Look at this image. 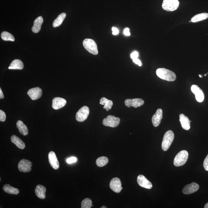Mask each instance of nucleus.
Returning <instances> with one entry per match:
<instances>
[{"mask_svg": "<svg viewBox=\"0 0 208 208\" xmlns=\"http://www.w3.org/2000/svg\"><path fill=\"white\" fill-rule=\"evenodd\" d=\"M3 190L8 194L13 195H18L19 193V189L11 186L9 184L5 185L3 187Z\"/></svg>", "mask_w": 208, "mask_h": 208, "instance_id": "obj_26", "label": "nucleus"}, {"mask_svg": "<svg viewBox=\"0 0 208 208\" xmlns=\"http://www.w3.org/2000/svg\"><path fill=\"white\" fill-rule=\"evenodd\" d=\"M156 74L159 78L168 82H173L176 79L175 74L167 69L160 68L157 69Z\"/></svg>", "mask_w": 208, "mask_h": 208, "instance_id": "obj_1", "label": "nucleus"}, {"mask_svg": "<svg viewBox=\"0 0 208 208\" xmlns=\"http://www.w3.org/2000/svg\"><path fill=\"white\" fill-rule=\"evenodd\" d=\"M133 62H134L136 64V65H138L139 66H140V67L141 66V62L138 58L133 59Z\"/></svg>", "mask_w": 208, "mask_h": 208, "instance_id": "obj_35", "label": "nucleus"}, {"mask_svg": "<svg viewBox=\"0 0 208 208\" xmlns=\"http://www.w3.org/2000/svg\"><path fill=\"white\" fill-rule=\"evenodd\" d=\"M100 104L104 105V109H106V111H109L111 109L113 105V101L106 99V98L103 97L100 100Z\"/></svg>", "mask_w": 208, "mask_h": 208, "instance_id": "obj_24", "label": "nucleus"}, {"mask_svg": "<svg viewBox=\"0 0 208 208\" xmlns=\"http://www.w3.org/2000/svg\"><path fill=\"white\" fill-rule=\"evenodd\" d=\"M107 207H106V206H102V207H101V208H107Z\"/></svg>", "mask_w": 208, "mask_h": 208, "instance_id": "obj_40", "label": "nucleus"}, {"mask_svg": "<svg viewBox=\"0 0 208 208\" xmlns=\"http://www.w3.org/2000/svg\"><path fill=\"white\" fill-rule=\"evenodd\" d=\"M124 33L125 35L126 36H130V33L129 31V29L128 28L125 29L124 30Z\"/></svg>", "mask_w": 208, "mask_h": 208, "instance_id": "obj_37", "label": "nucleus"}, {"mask_svg": "<svg viewBox=\"0 0 208 208\" xmlns=\"http://www.w3.org/2000/svg\"><path fill=\"white\" fill-rule=\"evenodd\" d=\"M12 142L14 144L19 148L20 149H24L25 148V144L24 142L20 138L15 135H13L11 137Z\"/></svg>", "mask_w": 208, "mask_h": 208, "instance_id": "obj_21", "label": "nucleus"}, {"mask_svg": "<svg viewBox=\"0 0 208 208\" xmlns=\"http://www.w3.org/2000/svg\"><path fill=\"white\" fill-rule=\"evenodd\" d=\"M206 75H207V74H205V76H206Z\"/></svg>", "mask_w": 208, "mask_h": 208, "instance_id": "obj_42", "label": "nucleus"}, {"mask_svg": "<svg viewBox=\"0 0 208 208\" xmlns=\"http://www.w3.org/2000/svg\"><path fill=\"white\" fill-rule=\"evenodd\" d=\"M203 165L205 169L208 171V154L204 160Z\"/></svg>", "mask_w": 208, "mask_h": 208, "instance_id": "obj_33", "label": "nucleus"}, {"mask_svg": "<svg viewBox=\"0 0 208 208\" xmlns=\"http://www.w3.org/2000/svg\"><path fill=\"white\" fill-rule=\"evenodd\" d=\"M189 153L186 150H182L179 152L175 156L173 161V164L175 167H180L184 165L188 159Z\"/></svg>", "mask_w": 208, "mask_h": 208, "instance_id": "obj_3", "label": "nucleus"}, {"mask_svg": "<svg viewBox=\"0 0 208 208\" xmlns=\"http://www.w3.org/2000/svg\"><path fill=\"white\" fill-rule=\"evenodd\" d=\"M83 45L86 50L93 55L99 53L97 45L93 40L86 39L83 41Z\"/></svg>", "mask_w": 208, "mask_h": 208, "instance_id": "obj_4", "label": "nucleus"}, {"mask_svg": "<svg viewBox=\"0 0 208 208\" xmlns=\"http://www.w3.org/2000/svg\"><path fill=\"white\" fill-rule=\"evenodd\" d=\"M1 37L2 40L5 41H14L15 40L13 35L8 32L4 31L2 33Z\"/></svg>", "mask_w": 208, "mask_h": 208, "instance_id": "obj_29", "label": "nucleus"}, {"mask_svg": "<svg viewBox=\"0 0 208 208\" xmlns=\"http://www.w3.org/2000/svg\"><path fill=\"white\" fill-rule=\"evenodd\" d=\"M174 134L172 130H168L165 133L162 141V147L164 151H166L170 148L174 139Z\"/></svg>", "mask_w": 208, "mask_h": 208, "instance_id": "obj_2", "label": "nucleus"}, {"mask_svg": "<svg viewBox=\"0 0 208 208\" xmlns=\"http://www.w3.org/2000/svg\"><path fill=\"white\" fill-rule=\"evenodd\" d=\"M191 91L195 95L196 100L198 102L201 103L204 99V94L203 91L197 85H193L191 88Z\"/></svg>", "mask_w": 208, "mask_h": 208, "instance_id": "obj_9", "label": "nucleus"}, {"mask_svg": "<svg viewBox=\"0 0 208 208\" xmlns=\"http://www.w3.org/2000/svg\"><path fill=\"white\" fill-rule=\"evenodd\" d=\"M32 165L33 164L29 160L24 159L20 160L19 163L18 168L20 172L27 173L31 170Z\"/></svg>", "mask_w": 208, "mask_h": 208, "instance_id": "obj_8", "label": "nucleus"}, {"mask_svg": "<svg viewBox=\"0 0 208 208\" xmlns=\"http://www.w3.org/2000/svg\"><path fill=\"white\" fill-rule=\"evenodd\" d=\"M204 208H208V202L204 206Z\"/></svg>", "mask_w": 208, "mask_h": 208, "instance_id": "obj_39", "label": "nucleus"}, {"mask_svg": "<svg viewBox=\"0 0 208 208\" xmlns=\"http://www.w3.org/2000/svg\"><path fill=\"white\" fill-rule=\"evenodd\" d=\"M191 122H192V121H190V123Z\"/></svg>", "mask_w": 208, "mask_h": 208, "instance_id": "obj_43", "label": "nucleus"}, {"mask_svg": "<svg viewBox=\"0 0 208 208\" xmlns=\"http://www.w3.org/2000/svg\"><path fill=\"white\" fill-rule=\"evenodd\" d=\"M180 121L182 127L184 129L188 130L190 129V121L189 118L184 114H180L179 115Z\"/></svg>", "mask_w": 208, "mask_h": 208, "instance_id": "obj_19", "label": "nucleus"}, {"mask_svg": "<svg viewBox=\"0 0 208 208\" xmlns=\"http://www.w3.org/2000/svg\"><path fill=\"white\" fill-rule=\"evenodd\" d=\"M120 121V120L119 118L116 117L114 116L109 115L103 120V124L105 126L115 128L119 125Z\"/></svg>", "mask_w": 208, "mask_h": 208, "instance_id": "obj_6", "label": "nucleus"}, {"mask_svg": "<svg viewBox=\"0 0 208 208\" xmlns=\"http://www.w3.org/2000/svg\"><path fill=\"white\" fill-rule=\"evenodd\" d=\"M137 181L138 185L144 188L150 189L153 186L152 183L143 175H140L138 176Z\"/></svg>", "mask_w": 208, "mask_h": 208, "instance_id": "obj_14", "label": "nucleus"}, {"mask_svg": "<svg viewBox=\"0 0 208 208\" xmlns=\"http://www.w3.org/2000/svg\"><path fill=\"white\" fill-rule=\"evenodd\" d=\"M199 77H202V75H200V74H199Z\"/></svg>", "mask_w": 208, "mask_h": 208, "instance_id": "obj_41", "label": "nucleus"}, {"mask_svg": "<svg viewBox=\"0 0 208 208\" xmlns=\"http://www.w3.org/2000/svg\"><path fill=\"white\" fill-rule=\"evenodd\" d=\"M109 162V159L105 157H101L96 160V164L98 167H101L104 166Z\"/></svg>", "mask_w": 208, "mask_h": 208, "instance_id": "obj_28", "label": "nucleus"}, {"mask_svg": "<svg viewBox=\"0 0 208 208\" xmlns=\"http://www.w3.org/2000/svg\"><path fill=\"white\" fill-rule=\"evenodd\" d=\"M46 190V189L43 186L38 185L35 189V192L37 197L40 199H45Z\"/></svg>", "mask_w": 208, "mask_h": 208, "instance_id": "obj_20", "label": "nucleus"}, {"mask_svg": "<svg viewBox=\"0 0 208 208\" xmlns=\"http://www.w3.org/2000/svg\"><path fill=\"white\" fill-rule=\"evenodd\" d=\"M4 97V94H3L1 88H0V99H3Z\"/></svg>", "mask_w": 208, "mask_h": 208, "instance_id": "obj_38", "label": "nucleus"}, {"mask_svg": "<svg viewBox=\"0 0 208 208\" xmlns=\"http://www.w3.org/2000/svg\"><path fill=\"white\" fill-rule=\"evenodd\" d=\"M89 113V109L87 106L81 108L76 115V120L77 121L82 122L87 120Z\"/></svg>", "mask_w": 208, "mask_h": 208, "instance_id": "obj_7", "label": "nucleus"}, {"mask_svg": "<svg viewBox=\"0 0 208 208\" xmlns=\"http://www.w3.org/2000/svg\"><path fill=\"white\" fill-rule=\"evenodd\" d=\"M17 127L19 130V132L21 134L26 136L28 135L29 133L28 127L21 120H19L16 123Z\"/></svg>", "mask_w": 208, "mask_h": 208, "instance_id": "obj_22", "label": "nucleus"}, {"mask_svg": "<svg viewBox=\"0 0 208 208\" xmlns=\"http://www.w3.org/2000/svg\"><path fill=\"white\" fill-rule=\"evenodd\" d=\"M138 52L134 51L131 54V57L132 59L138 58Z\"/></svg>", "mask_w": 208, "mask_h": 208, "instance_id": "obj_34", "label": "nucleus"}, {"mask_svg": "<svg viewBox=\"0 0 208 208\" xmlns=\"http://www.w3.org/2000/svg\"><path fill=\"white\" fill-rule=\"evenodd\" d=\"M92 202L90 199L86 198L83 200L82 202V208H90L92 206Z\"/></svg>", "mask_w": 208, "mask_h": 208, "instance_id": "obj_30", "label": "nucleus"}, {"mask_svg": "<svg viewBox=\"0 0 208 208\" xmlns=\"http://www.w3.org/2000/svg\"><path fill=\"white\" fill-rule=\"evenodd\" d=\"M77 158L75 157H72L70 158H67V163L72 164V163H75L77 162Z\"/></svg>", "mask_w": 208, "mask_h": 208, "instance_id": "obj_32", "label": "nucleus"}, {"mask_svg": "<svg viewBox=\"0 0 208 208\" xmlns=\"http://www.w3.org/2000/svg\"><path fill=\"white\" fill-rule=\"evenodd\" d=\"M162 118L163 110L162 109H158L152 117V122L154 126L157 127L159 125Z\"/></svg>", "mask_w": 208, "mask_h": 208, "instance_id": "obj_15", "label": "nucleus"}, {"mask_svg": "<svg viewBox=\"0 0 208 208\" xmlns=\"http://www.w3.org/2000/svg\"><path fill=\"white\" fill-rule=\"evenodd\" d=\"M112 30L113 31L112 34L113 35H116L119 33V30H118L117 28H115V27H113Z\"/></svg>", "mask_w": 208, "mask_h": 208, "instance_id": "obj_36", "label": "nucleus"}, {"mask_svg": "<svg viewBox=\"0 0 208 208\" xmlns=\"http://www.w3.org/2000/svg\"><path fill=\"white\" fill-rule=\"evenodd\" d=\"M179 6V0H163L162 7L167 11H173L178 9Z\"/></svg>", "mask_w": 208, "mask_h": 208, "instance_id": "obj_5", "label": "nucleus"}, {"mask_svg": "<svg viewBox=\"0 0 208 208\" xmlns=\"http://www.w3.org/2000/svg\"><path fill=\"white\" fill-rule=\"evenodd\" d=\"M208 18V13H202L195 15L191 19V22L193 23H197L200 21L207 19Z\"/></svg>", "mask_w": 208, "mask_h": 208, "instance_id": "obj_25", "label": "nucleus"}, {"mask_svg": "<svg viewBox=\"0 0 208 208\" xmlns=\"http://www.w3.org/2000/svg\"><path fill=\"white\" fill-rule=\"evenodd\" d=\"M30 99L35 100L40 99L42 95V90L39 87L33 88L29 89L27 93Z\"/></svg>", "mask_w": 208, "mask_h": 208, "instance_id": "obj_12", "label": "nucleus"}, {"mask_svg": "<svg viewBox=\"0 0 208 208\" xmlns=\"http://www.w3.org/2000/svg\"><path fill=\"white\" fill-rule=\"evenodd\" d=\"M24 64L21 60L16 59L12 62L9 67V69H19L21 70L24 68Z\"/></svg>", "mask_w": 208, "mask_h": 208, "instance_id": "obj_23", "label": "nucleus"}, {"mask_svg": "<svg viewBox=\"0 0 208 208\" xmlns=\"http://www.w3.org/2000/svg\"><path fill=\"white\" fill-rule=\"evenodd\" d=\"M199 188V185L198 184L195 182H193L191 184L186 185L183 189L182 192L185 195H189L197 192Z\"/></svg>", "mask_w": 208, "mask_h": 208, "instance_id": "obj_13", "label": "nucleus"}, {"mask_svg": "<svg viewBox=\"0 0 208 208\" xmlns=\"http://www.w3.org/2000/svg\"><path fill=\"white\" fill-rule=\"evenodd\" d=\"M66 16L67 15L65 13H62L59 15L56 19L54 20L53 23V27L54 28H56V27L60 26L63 22L64 20L65 19Z\"/></svg>", "mask_w": 208, "mask_h": 208, "instance_id": "obj_27", "label": "nucleus"}, {"mask_svg": "<svg viewBox=\"0 0 208 208\" xmlns=\"http://www.w3.org/2000/svg\"><path fill=\"white\" fill-rule=\"evenodd\" d=\"M67 101L61 98L56 97L52 100V107L54 109H61L67 104Z\"/></svg>", "mask_w": 208, "mask_h": 208, "instance_id": "obj_16", "label": "nucleus"}, {"mask_svg": "<svg viewBox=\"0 0 208 208\" xmlns=\"http://www.w3.org/2000/svg\"><path fill=\"white\" fill-rule=\"evenodd\" d=\"M6 115L4 111L0 110V121L4 122L6 120Z\"/></svg>", "mask_w": 208, "mask_h": 208, "instance_id": "obj_31", "label": "nucleus"}, {"mask_svg": "<svg viewBox=\"0 0 208 208\" xmlns=\"http://www.w3.org/2000/svg\"><path fill=\"white\" fill-rule=\"evenodd\" d=\"M125 104L127 107L133 106L135 108H137L143 105L144 104V101L141 99H128L125 100Z\"/></svg>", "mask_w": 208, "mask_h": 208, "instance_id": "obj_10", "label": "nucleus"}, {"mask_svg": "<svg viewBox=\"0 0 208 208\" xmlns=\"http://www.w3.org/2000/svg\"><path fill=\"white\" fill-rule=\"evenodd\" d=\"M109 187L113 192L119 193L120 192L123 187H121V183L119 178L115 177L111 180L109 184Z\"/></svg>", "mask_w": 208, "mask_h": 208, "instance_id": "obj_11", "label": "nucleus"}, {"mask_svg": "<svg viewBox=\"0 0 208 208\" xmlns=\"http://www.w3.org/2000/svg\"><path fill=\"white\" fill-rule=\"evenodd\" d=\"M43 23V19L42 16L37 18L34 22V24L32 28V31L35 33H38L41 29V26Z\"/></svg>", "mask_w": 208, "mask_h": 208, "instance_id": "obj_18", "label": "nucleus"}, {"mask_svg": "<svg viewBox=\"0 0 208 208\" xmlns=\"http://www.w3.org/2000/svg\"><path fill=\"white\" fill-rule=\"evenodd\" d=\"M48 159L51 166L55 170H57L60 167L59 162L55 152L51 151L49 153Z\"/></svg>", "mask_w": 208, "mask_h": 208, "instance_id": "obj_17", "label": "nucleus"}]
</instances>
